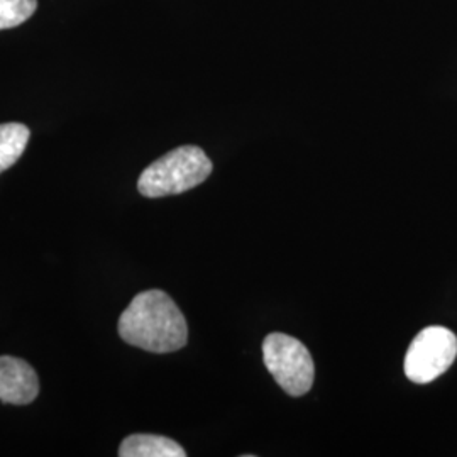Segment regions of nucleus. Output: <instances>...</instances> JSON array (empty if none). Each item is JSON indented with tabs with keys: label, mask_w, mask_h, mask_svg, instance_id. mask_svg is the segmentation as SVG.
<instances>
[{
	"label": "nucleus",
	"mask_w": 457,
	"mask_h": 457,
	"mask_svg": "<svg viewBox=\"0 0 457 457\" xmlns=\"http://www.w3.org/2000/svg\"><path fill=\"white\" fill-rule=\"evenodd\" d=\"M119 336L147 353H175L188 341V326L173 298L162 290L136 295L120 313Z\"/></svg>",
	"instance_id": "1"
},
{
	"label": "nucleus",
	"mask_w": 457,
	"mask_h": 457,
	"mask_svg": "<svg viewBox=\"0 0 457 457\" xmlns=\"http://www.w3.org/2000/svg\"><path fill=\"white\" fill-rule=\"evenodd\" d=\"M212 173V162L204 149L180 146L166 153L141 173L137 190L147 198L179 195L207 180Z\"/></svg>",
	"instance_id": "2"
},
{
	"label": "nucleus",
	"mask_w": 457,
	"mask_h": 457,
	"mask_svg": "<svg viewBox=\"0 0 457 457\" xmlns=\"http://www.w3.org/2000/svg\"><path fill=\"white\" fill-rule=\"evenodd\" d=\"M262 360L278 385L292 396L311 392L315 366L309 349L292 336L275 332L262 343Z\"/></svg>",
	"instance_id": "3"
},
{
	"label": "nucleus",
	"mask_w": 457,
	"mask_h": 457,
	"mask_svg": "<svg viewBox=\"0 0 457 457\" xmlns=\"http://www.w3.org/2000/svg\"><path fill=\"white\" fill-rule=\"evenodd\" d=\"M457 356L456 334L441 326L425 327L410 344L405 375L410 381L427 385L444 375Z\"/></svg>",
	"instance_id": "4"
},
{
	"label": "nucleus",
	"mask_w": 457,
	"mask_h": 457,
	"mask_svg": "<svg viewBox=\"0 0 457 457\" xmlns=\"http://www.w3.org/2000/svg\"><path fill=\"white\" fill-rule=\"evenodd\" d=\"M39 393V379L33 366L12 356H0V402L28 405Z\"/></svg>",
	"instance_id": "5"
},
{
	"label": "nucleus",
	"mask_w": 457,
	"mask_h": 457,
	"mask_svg": "<svg viewBox=\"0 0 457 457\" xmlns=\"http://www.w3.org/2000/svg\"><path fill=\"white\" fill-rule=\"evenodd\" d=\"M120 457H185L179 442L171 441L163 436L153 434H134L126 437L119 447Z\"/></svg>",
	"instance_id": "6"
},
{
	"label": "nucleus",
	"mask_w": 457,
	"mask_h": 457,
	"mask_svg": "<svg viewBox=\"0 0 457 457\" xmlns=\"http://www.w3.org/2000/svg\"><path fill=\"white\" fill-rule=\"evenodd\" d=\"M31 132L19 122L0 124V173L9 170L26 151Z\"/></svg>",
	"instance_id": "7"
},
{
	"label": "nucleus",
	"mask_w": 457,
	"mask_h": 457,
	"mask_svg": "<svg viewBox=\"0 0 457 457\" xmlns=\"http://www.w3.org/2000/svg\"><path fill=\"white\" fill-rule=\"evenodd\" d=\"M37 0H0V31L17 28L31 19Z\"/></svg>",
	"instance_id": "8"
}]
</instances>
